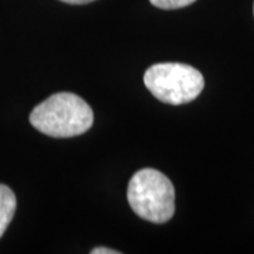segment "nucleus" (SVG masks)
Listing matches in <instances>:
<instances>
[{
    "mask_svg": "<svg viewBox=\"0 0 254 254\" xmlns=\"http://www.w3.org/2000/svg\"><path fill=\"white\" fill-rule=\"evenodd\" d=\"M30 123L47 136L75 137L91 128L93 112L78 95L60 92L34 108L30 115Z\"/></svg>",
    "mask_w": 254,
    "mask_h": 254,
    "instance_id": "1",
    "label": "nucleus"
},
{
    "mask_svg": "<svg viewBox=\"0 0 254 254\" xmlns=\"http://www.w3.org/2000/svg\"><path fill=\"white\" fill-rule=\"evenodd\" d=\"M127 200L137 216L153 223H165L175 212V190L163 173L144 168L128 182Z\"/></svg>",
    "mask_w": 254,
    "mask_h": 254,
    "instance_id": "2",
    "label": "nucleus"
},
{
    "mask_svg": "<svg viewBox=\"0 0 254 254\" xmlns=\"http://www.w3.org/2000/svg\"><path fill=\"white\" fill-rule=\"evenodd\" d=\"M144 85L164 103L182 105L199 96L205 81L202 73L190 65L163 63L151 65L145 71Z\"/></svg>",
    "mask_w": 254,
    "mask_h": 254,
    "instance_id": "3",
    "label": "nucleus"
},
{
    "mask_svg": "<svg viewBox=\"0 0 254 254\" xmlns=\"http://www.w3.org/2000/svg\"><path fill=\"white\" fill-rule=\"evenodd\" d=\"M17 200L14 192L9 187L0 184V237L4 235L6 229L10 225L11 219L16 213Z\"/></svg>",
    "mask_w": 254,
    "mask_h": 254,
    "instance_id": "4",
    "label": "nucleus"
},
{
    "mask_svg": "<svg viewBox=\"0 0 254 254\" xmlns=\"http://www.w3.org/2000/svg\"><path fill=\"white\" fill-rule=\"evenodd\" d=\"M195 0H150V3L158 7V9L164 10H173V9H182L192 4Z\"/></svg>",
    "mask_w": 254,
    "mask_h": 254,
    "instance_id": "5",
    "label": "nucleus"
},
{
    "mask_svg": "<svg viewBox=\"0 0 254 254\" xmlns=\"http://www.w3.org/2000/svg\"><path fill=\"white\" fill-rule=\"evenodd\" d=\"M92 254H120V252L118 250H110V249H106V247H96L91 252Z\"/></svg>",
    "mask_w": 254,
    "mask_h": 254,
    "instance_id": "6",
    "label": "nucleus"
},
{
    "mask_svg": "<svg viewBox=\"0 0 254 254\" xmlns=\"http://www.w3.org/2000/svg\"><path fill=\"white\" fill-rule=\"evenodd\" d=\"M61 1L69 3V4H86V3H91L95 0H61Z\"/></svg>",
    "mask_w": 254,
    "mask_h": 254,
    "instance_id": "7",
    "label": "nucleus"
}]
</instances>
